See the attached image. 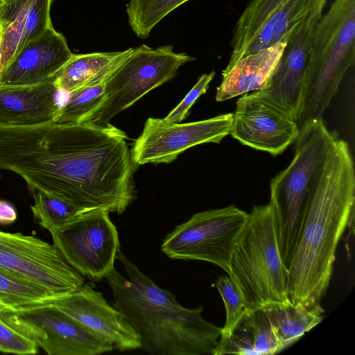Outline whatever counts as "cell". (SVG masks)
<instances>
[{
    "instance_id": "obj_1",
    "label": "cell",
    "mask_w": 355,
    "mask_h": 355,
    "mask_svg": "<svg viewBox=\"0 0 355 355\" xmlns=\"http://www.w3.org/2000/svg\"><path fill=\"white\" fill-rule=\"evenodd\" d=\"M127 139L110 123L91 121L0 126V169L85 210L122 214L135 198Z\"/></svg>"
},
{
    "instance_id": "obj_2",
    "label": "cell",
    "mask_w": 355,
    "mask_h": 355,
    "mask_svg": "<svg viewBox=\"0 0 355 355\" xmlns=\"http://www.w3.org/2000/svg\"><path fill=\"white\" fill-rule=\"evenodd\" d=\"M355 171L347 142L336 138L311 193L297 246L288 268L293 305L320 304L331 280L336 252L353 224Z\"/></svg>"
},
{
    "instance_id": "obj_3",
    "label": "cell",
    "mask_w": 355,
    "mask_h": 355,
    "mask_svg": "<svg viewBox=\"0 0 355 355\" xmlns=\"http://www.w3.org/2000/svg\"><path fill=\"white\" fill-rule=\"evenodd\" d=\"M120 261L128 278L114 268L105 277L113 306L139 336L141 349L152 355L212 354L221 328L205 320L202 306L189 309L169 291L158 286L121 250Z\"/></svg>"
},
{
    "instance_id": "obj_4",
    "label": "cell",
    "mask_w": 355,
    "mask_h": 355,
    "mask_svg": "<svg viewBox=\"0 0 355 355\" xmlns=\"http://www.w3.org/2000/svg\"><path fill=\"white\" fill-rule=\"evenodd\" d=\"M337 137L322 119L307 121L300 128L291 162L270 181V203L275 214L281 257L287 269L313 187Z\"/></svg>"
},
{
    "instance_id": "obj_5",
    "label": "cell",
    "mask_w": 355,
    "mask_h": 355,
    "mask_svg": "<svg viewBox=\"0 0 355 355\" xmlns=\"http://www.w3.org/2000/svg\"><path fill=\"white\" fill-rule=\"evenodd\" d=\"M228 276L248 310L291 303L273 207L254 206L234 247Z\"/></svg>"
},
{
    "instance_id": "obj_6",
    "label": "cell",
    "mask_w": 355,
    "mask_h": 355,
    "mask_svg": "<svg viewBox=\"0 0 355 355\" xmlns=\"http://www.w3.org/2000/svg\"><path fill=\"white\" fill-rule=\"evenodd\" d=\"M354 64L355 0H335L314 31L299 129L310 120L322 119Z\"/></svg>"
},
{
    "instance_id": "obj_7",
    "label": "cell",
    "mask_w": 355,
    "mask_h": 355,
    "mask_svg": "<svg viewBox=\"0 0 355 355\" xmlns=\"http://www.w3.org/2000/svg\"><path fill=\"white\" fill-rule=\"evenodd\" d=\"M173 49L170 45L153 49L145 44L133 49L107 78L103 100L86 121L110 123L114 116L170 80L181 66L195 59Z\"/></svg>"
},
{
    "instance_id": "obj_8",
    "label": "cell",
    "mask_w": 355,
    "mask_h": 355,
    "mask_svg": "<svg viewBox=\"0 0 355 355\" xmlns=\"http://www.w3.org/2000/svg\"><path fill=\"white\" fill-rule=\"evenodd\" d=\"M248 217V213L233 205L198 212L166 235L161 250L171 259L207 261L227 273Z\"/></svg>"
},
{
    "instance_id": "obj_9",
    "label": "cell",
    "mask_w": 355,
    "mask_h": 355,
    "mask_svg": "<svg viewBox=\"0 0 355 355\" xmlns=\"http://www.w3.org/2000/svg\"><path fill=\"white\" fill-rule=\"evenodd\" d=\"M326 1L251 0L234 26L232 53L222 76L244 56L278 42H288L302 21L315 10L324 8Z\"/></svg>"
},
{
    "instance_id": "obj_10",
    "label": "cell",
    "mask_w": 355,
    "mask_h": 355,
    "mask_svg": "<svg viewBox=\"0 0 355 355\" xmlns=\"http://www.w3.org/2000/svg\"><path fill=\"white\" fill-rule=\"evenodd\" d=\"M110 213L105 209H92L49 232L53 244L67 262L93 282L105 279L114 268L121 248Z\"/></svg>"
},
{
    "instance_id": "obj_11",
    "label": "cell",
    "mask_w": 355,
    "mask_h": 355,
    "mask_svg": "<svg viewBox=\"0 0 355 355\" xmlns=\"http://www.w3.org/2000/svg\"><path fill=\"white\" fill-rule=\"evenodd\" d=\"M0 317L50 355H97L114 349L47 300L1 311Z\"/></svg>"
},
{
    "instance_id": "obj_12",
    "label": "cell",
    "mask_w": 355,
    "mask_h": 355,
    "mask_svg": "<svg viewBox=\"0 0 355 355\" xmlns=\"http://www.w3.org/2000/svg\"><path fill=\"white\" fill-rule=\"evenodd\" d=\"M0 266L57 295L85 283L54 244L33 236L0 230Z\"/></svg>"
},
{
    "instance_id": "obj_13",
    "label": "cell",
    "mask_w": 355,
    "mask_h": 355,
    "mask_svg": "<svg viewBox=\"0 0 355 355\" xmlns=\"http://www.w3.org/2000/svg\"><path fill=\"white\" fill-rule=\"evenodd\" d=\"M233 113L180 123L149 117L130 150L135 167L146 164H169L186 150L207 143H220L230 135Z\"/></svg>"
},
{
    "instance_id": "obj_14",
    "label": "cell",
    "mask_w": 355,
    "mask_h": 355,
    "mask_svg": "<svg viewBox=\"0 0 355 355\" xmlns=\"http://www.w3.org/2000/svg\"><path fill=\"white\" fill-rule=\"evenodd\" d=\"M324 8L309 15L287 42L268 84L252 92L258 98L297 121L306 89L312 40Z\"/></svg>"
},
{
    "instance_id": "obj_15",
    "label": "cell",
    "mask_w": 355,
    "mask_h": 355,
    "mask_svg": "<svg viewBox=\"0 0 355 355\" xmlns=\"http://www.w3.org/2000/svg\"><path fill=\"white\" fill-rule=\"evenodd\" d=\"M299 132L295 120L253 92L237 100L230 135L243 145L276 156L295 141Z\"/></svg>"
},
{
    "instance_id": "obj_16",
    "label": "cell",
    "mask_w": 355,
    "mask_h": 355,
    "mask_svg": "<svg viewBox=\"0 0 355 355\" xmlns=\"http://www.w3.org/2000/svg\"><path fill=\"white\" fill-rule=\"evenodd\" d=\"M92 282L47 302L119 351L141 348L138 335L123 314L110 305Z\"/></svg>"
},
{
    "instance_id": "obj_17",
    "label": "cell",
    "mask_w": 355,
    "mask_h": 355,
    "mask_svg": "<svg viewBox=\"0 0 355 355\" xmlns=\"http://www.w3.org/2000/svg\"><path fill=\"white\" fill-rule=\"evenodd\" d=\"M73 54L64 35L51 26L17 53L0 75V85H33L47 82Z\"/></svg>"
},
{
    "instance_id": "obj_18",
    "label": "cell",
    "mask_w": 355,
    "mask_h": 355,
    "mask_svg": "<svg viewBox=\"0 0 355 355\" xmlns=\"http://www.w3.org/2000/svg\"><path fill=\"white\" fill-rule=\"evenodd\" d=\"M53 0H3L0 3V75L28 42L53 26Z\"/></svg>"
},
{
    "instance_id": "obj_19",
    "label": "cell",
    "mask_w": 355,
    "mask_h": 355,
    "mask_svg": "<svg viewBox=\"0 0 355 355\" xmlns=\"http://www.w3.org/2000/svg\"><path fill=\"white\" fill-rule=\"evenodd\" d=\"M53 78L33 85H0V126H30L53 121L63 104L59 100L63 91L56 87Z\"/></svg>"
},
{
    "instance_id": "obj_20",
    "label": "cell",
    "mask_w": 355,
    "mask_h": 355,
    "mask_svg": "<svg viewBox=\"0 0 355 355\" xmlns=\"http://www.w3.org/2000/svg\"><path fill=\"white\" fill-rule=\"evenodd\" d=\"M286 44V42H278L242 58L223 76L216 89V101L263 89L275 73Z\"/></svg>"
},
{
    "instance_id": "obj_21",
    "label": "cell",
    "mask_w": 355,
    "mask_h": 355,
    "mask_svg": "<svg viewBox=\"0 0 355 355\" xmlns=\"http://www.w3.org/2000/svg\"><path fill=\"white\" fill-rule=\"evenodd\" d=\"M282 351L263 308L248 310L232 336L219 340L214 355H268Z\"/></svg>"
},
{
    "instance_id": "obj_22",
    "label": "cell",
    "mask_w": 355,
    "mask_h": 355,
    "mask_svg": "<svg viewBox=\"0 0 355 355\" xmlns=\"http://www.w3.org/2000/svg\"><path fill=\"white\" fill-rule=\"evenodd\" d=\"M133 48L114 52L73 54L53 78L56 87L71 93L95 79L112 73L131 53Z\"/></svg>"
},
{
    "instance_id": "obj_23",
    "label": "cell",
    "mask_w": 355,
    "mask_h": 355,
    "mask_svg": "<svg viewBox=\"0 0 355 355\" xmlns=\"http://www.w3.org/2000/svg\"><path fill=\"white\" fill-rule=\"evenodd\" d=\"M282 350L299 340L323 319L324 310L320 304L272 305L263 308Z\"/></svg>"
},
{
    "instance_id": "obj_24",
    "label": "cell",
    "mask_w": 355,
    "mask_h": 355,
    "mask_svg": "<svg viewBox=\"0 0 355 355\" xmlns=\"http://www.w3.org/2000/svg\"><path fill=\"white\" fill-rule=\"evenodd\" d=\"M58 297L53 292L0 266V311Z\"/></svg>"
},
{
    "instance_id": "obj_25",
    "label": "cell",
    "mask_w": 355,
    "mask_h": 355,
    "mask_svg": "<svg viewBox=\"0 0 355 355\" xmlns=\"http://www.w3.org/2000/svg\"><path fill=\"white\" fill-rule=\"evenodd\" d=\"M111 75L95 79L89 85L69 93L53 122L79 123L86 121L101 104L105 83Z\"/></svg>"
},
{
    "instance_id": "obj_26",
    "label": "cell",
    "mask_w": 355,
    "mask_h": 355,
    "mask_svg": "<svg viewBox=\"0 0 355 355\" xmlns=\"http://www.w3.org/2000/svg\"><path fill=\"white\" fill-rule=\"evenodd\" d=\"M189 0H130L126 6L128 23L142 39L165 17Z\"/></svg>"
},
{
    "instance_id": "obj_27",
    "label": "cell",
    "mask_w": 355,
    "mask_h": 355,
    "mask_svg": "<svg viewBox=\"0 0 355 355\" xmlns=\"http://www.w3.org/2000/svg\"><path fill=\"white\" fill-rule=\"evenodd\" d=\"M34 204L31 206L35 220L49 232L57 230L88 211L58 198L29 188Z\"/></svg>"
},
{
    "instance_id": "obj_28",
    "label": "cell",
    "mask_w": 355,
    "mask_h": 355,
    "mask_svg": "<svg viewBox=\"0 0 355 355\" xmlns=\"http://www.w3.org/2000/svg\"><path fill=\"white\" fill-rule=\"evenodd\" d=\"M216 288L224 302L226 319L219 340L229 338L248 310L245 301L229 276L219 277Z\"/></svg>"
},
{
    "instance_id": "obj_29",
    "label": "cell",
    "mask_w": 355,
    "mask_h": 355,
    "mask_svg": "<svg viewBox=\"0 0 355 355\" xmlns=\"http://www.w3.org/2000/svg\"><path fill=\"white\" fill-rule=\"evenodd\" d=\"M37 344L13 327L0 317V352L17 354H35L38 352Z\"/></svg>"
},
{
    "instance_id": "obj_30",
    "label": "cell",
    "mask_w": 355,
    "mask_h": 355,
    "mask_svg": "<svg viewBox=\"0 0 355 355\" xmlns=\"http://www.w3.org/2000/svg\"><path fill=\"white\" fill-rule=\"evenodd\" d=\"M215 75L214 71L209 73L202 74L199 77L197 83L185 96L182 101L164 118V120L180 123L189 115V110L198 98L205 94L209 88V85Z\"/></svg>"
},
{
    "instance_id": "obj_31",
    "label": "cell",
    "mask_w": 355,
    "mask_h": 355,
    "mask_svg": "<svg viewBox=\"0 0 355 355\" xmlns=\"http://www.w3.org/2000/svg\"><path fill=\"white\" fill-rule=\"evenodd\" d=\"M17 218L15 207L9 202L0 200V224L8 225L14 223Z\"/></svg>"
},
{
    "instance_id": "obj_32",
    "label": "cell",
    "mask_w": 355,
    "mask_h": 355,
    "mask_svg": "<svg viewBox=\"0 0 355 355\" xmlns=\"http://www.w3.org/2000/svg\"><path fill=\"white\" fill-rule=\"evenodd\" d=\"M0 38H1V28H0Z\"/></svg>"
},
{
    "instance_id": "obj_33",
    "label": "cell",
    "mask_w": 355,
    "mask_h": 355,
    "mask_svg": "<svg viewBox=\"0 0 355 355\" xmlns=\"http://www.w3.org/2000/svg\"><path fill=\"white\" fill-rule=\"evenodd\" d=\"M3 0H0V3L2 2Z\"/></svg>"
},
{
    "instance_id": "obj_34",
    "label": "cell",
    "mask_w": 355,
    "mask_h": 355,
    "mask_svg": "<svg viewBox=\"0 0 355 355\" xmlns=\"http://www.w3.org/2000/svg\"><path fill=\"white\" fill-rule=\"evenodd\" d=\"M0 28H1V24H0Z\"/></svg>"
}]
</instances>
